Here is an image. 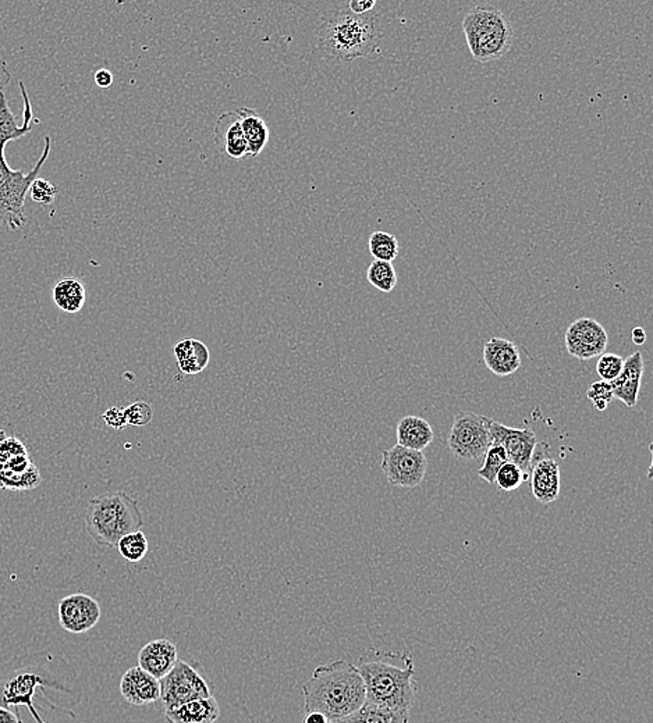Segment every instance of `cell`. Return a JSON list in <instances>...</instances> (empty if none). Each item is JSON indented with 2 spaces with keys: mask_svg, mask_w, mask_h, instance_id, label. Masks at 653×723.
Instances as JSON below:
<instances>
[{
  "mask_svg": "<svg viewBox=\"0 0 653 723\" xmlns=\"http://www.w3.org/2000/svg\"><path fill=\"white\" fill-rule=\"evenodd\" d=\"M80 680L61 655L39 651L0 663V705L26 707L37 723H46L39 710L76 718L73 708L81 700Z\"/></svg>",
  "mask_w": 653,
  "mask_h": 723,
  "instance_id": "cell-1",
  "label": "cell"
},
{
  "mask_svg": "<svg viewBox=\"0 0 653 723\" xmlns=\"http://www.w3.org/2000/svg\"><path fill=\"white\" fill-rule=\"evenodd\" d=\"M24 101L23 124H17V118L10 110L6 95L0 93V225L9 230L23 229L27 223L26 198L32 181L38 178L42 167L51 153L52 138L45 137V148L37 165L29 173L13 170L6 162L4 150L12 141L27 137L32 130L34 111L23 81H19Z\"/></svg>",
  "mask_w": 653,
  "mask_h": 723,
  "instance_id": "cell-2",
  "label": "cell"
},
{
  "mask_svg": "<svg viewBox=\"0 0 653 723\" xmlns=\"http://www.w3.org/2000/svg\"><path fill=\"white\" fill-rule=\"evenodd\" d=\"M303 697L306 714L321 712L329 720L348 717L367 702L363 676L345 660L316 666L303 685Z\"/></svg>",
  "mask_w": 653,
  "mask_h": 723,
  "instance_id": "cell-3",
  "label": "cell"
},
{
  "mask_svg": "<svg viewBox=\"0 0 653 723\" xmlns=\"http://www.w3.org/2000/svg\"><path fill=\"white\" fill-rule=\"evenodd\" d=\"M380 36L375 13L357 16L340 7L331 12L319 27V48L338 61H351L375 53Z\"/></svg>",
  "mask_w": 653,
  "mask_h": 723,
  "instance_id": "cell-4",
  "label": "cell"
},
{
  "mask_svg": "<svg viewBox=\"0 0 653 723\" xmlns=\"http://www.w3.org/2000/svg\"><path fill=\"white\" fill-rule=\"evenodd\" d=\"M143 526L140 505L126 491H110L90 500L86 527L98 546H118V540Z\"/></svg>",
  "mask_w": 653,
  "mask_h": 723,
  "instance_id": "cell-5",
  "label": "cell"
},
{
  "mask_svg": "<svg viewBox=\"0 0 653 723\" xmlns=\"http://www.w3.org/2000/svg\"><path fill=\"white\" fill-rule=\"evenodd\" d=\"M368 704L390 710L410 711L415 702L414 661L404 658V666L375 660L360 662Z\"/></svg>",
  "mask_w": 653,
  "mask_h": 723,
  "instance_id": "cell-6",
  "label": "cell"
},
{
  "mask_svg": "<svg viewBox=\"0 0 653 723\" xmlns=\"http://www.w3.org/2000/svg\"><path fill=\"white\" fill-rule=\"evenodd\" d=\"M472 58L491 63L503 58L513 44V27L502 10L491 4L472 7L462 20Z\"/></svg>",
  "mask_w": 653,
  "mask_h": 723,
  "instance_id": "cell-7",
  "label": "cell"
},
{
  "mask_svg": "<svg viewBox=\"0 0 653 723\" xmlns=\"http://www.w3.org/2000/svg\"><path fill=\"white\" fill-rule=\"evenodd\" d=\"M491 420L478 413H456L447 437L450 454L464 462L482 459L492 444Z\"/></svg>",
  "mask_w": 653,
  "mask_h": 723,
  "instance_id": "cell-8",
  "label": "cell"
},
{
  "mask_svg": "<svg viewBox=\"0 0 653 723\" xmlns=\"http://www.w3.org/2000/svg\"><path fill=\"white\" fill-rule=\"evenodd\" d=\"M41 483V472L26 445L19 438L7 435L0 443V489L29 491L39 487Z\"/></svg>",
  "mask_w": 653,
  "mask_h": 723,
  "instance_id": "cell-9",
  "label": "cell"
},
{
  "mask_svg": "<svg viewBox=\"0 0 653 723\" xmlns=\"http://www.w3.org/2000/svg\"><path fill=\"white\" fill-rule=\"evenodd\" d=\"M159 682L160 702L165 705V710L214 695L204 676L185 661H177L175 668Z\"/></svg>",
  "mask_w": 653,
  "mask_h": 723,
  "instance_id": "cell-10",
  "label": "cell"
},
{
  "mask_svg": "<svg viewBox=\"0 0 653 723\" xmlns=\"http://www.w3.org/2000/svg\"><path fill=\"white\" fill-rule=\"evenodd\" d=\"M382 467L386 480L393 487L415 489L424 482L428 459L424 451L408 450L396 444L390 450L382 451Z\"/></svg>",
  "mask_w": 653,
  "mask_h": 723,
  "instance_id": "cell-11",
  "label": "cell"
},
{
  "mask_svg": "<svg viewBox=\"0 0 653 723\" xmlns=\"http://www.w3.org/2000/svg\"><path fill=\"white\" fill-rule=\"evenodd\" d=\"M489 432L492 442L501 444L506 451L509 462L517 465L529 479V473L533 470L538 452V438L535 432L529 428L509 427L494 420L489 423Z\"/></svg>",
  "mask_w": 653,
  "mask_h": 723,
  "instance_id": "cell-12",
  "label": "cell"
},
{
  "mask_svg": "<svg viewBox=\"0 0 653 723\" xmlns=\"http://www.w3.org/2000/svg\"><path fill=\"white\" fill-rule=\"evenodd\" d=\"M608 341L605 327L591 318L573 321L564 334V343L568 353L578 361H590L602 355Z\"/></svg>",
  "mask_w": 653,
  "mask_h": 723,
  "instance_id": "cell-13",
  "label": "cell"
},
{
  "mask_svg": "<svg viewBox=\"0 0 653 723\" xmlns=\"http://www.w3.org/2000/svg\"><path fill=\"white\" fill-rule=\"evenodd\" d=\"M59 623L71 635H83L95 628L102 616L98 601L84 593L70 594L59 601Z\"/></svg>",
  "mask_w": 653,
  "mask_h": 723,
  "instance_id": "cell-14",
  "label": "cell"
},
{
  "mask_svg": "<svg viewBox=\"0 0 653 723\" xmlns=\"http://www.w3.org/2000/svg\"><path fill=\"white\" fill-rule=\"evenodd\" d=\"M120 693L128 704H153L160 700V682L140 666H133L121 676Z\"/></svg>",
  "mask_w": 653,
  "mask_h": 723,
  "instance_id": "cell-15",
  "label": "cell"
},
{
  "mask_svg": "<svg viewBox=\"0 0 653 723\" xmlns=\"http://www.w3.org/2000/svg\"><path fill=\"white\" fill-rule=\"evenodd\" d=\"M177 661L179 653L175 644L165 638L150 641L138 653V666L158 680H162Z\"/></svg>",
  "mask_w": 653,
  "mask_h": 723,
  "instance_id": "cell-16",
  "label": "cell"
},
{
  "mask_svg": "<svg viewBox=\"0 0 653 723\" xmlns=\"http://www.w3.org/2000/svg\"><path fill=\"white\" fill-rule=\"evenodd\" d=\"M215 143L217 150L232 159H242L247 155V142L242 133L239 113L224 111L215 123Z\"/></svg>",
  "mask_w": 653,
  "mask_h": 723,
  "instance_id": "cell-17",
  "label": "cell"
},
{
  "mask_svg": "<svg viewBox=\"0 0 653 723\" xmlns=\"http://www.w3.org/2000/svg\"><path fill=\"white\" fill-rule=\"evenodd\" d=\"M644 358L642 353H634L624 361L620 375L610 381L613 397L622 401L628 408H634L640 397L641 381L644 376Z\"/></svg>",
  "mask_w": 653,
  "mask_h": 723,
  "instance_id": "cell-18",
  "label": "cell"
},
{
  "mask_svg": "<svg viewBox=\"0 0 653 723\" xmlns=\"http://www.w3.org/2000/svg\"><path fill=\"white\" fill-rule=\"evenodd\" d=\"M531 491L536 501L541 504H551L559 499L560 494V467L551 458L535 459L533 470L529 473Z\"/></svg>",
  "mask_w": 653,
  "mask_h": 723,
  "instance_id": "cell-19",
  "label": "cell"
},
{
  "mask_svg": "<svg viewBox=\"0 0 653 723\" xmlns=\"http://www.w3.org/2000/svg\"><path fill=\"white\" fill-rule=\"evenodd\" d=\"M484 362L499 378L514 375L521 368V356L516 344L499 337H492L484 344Z\"/></svg>",
  "mask_w": 653,
  "mask_h": 723,
  "instance_id": "cell-20",
  "label": "cell"
},
{
  "mask_svg": "<svg viewBox=\"0 0 653 723\" xmlns=\"http://www.w3.org/2000/svg\"><path fill=\"white\" fill-rule=\"evenodd\" d=\"M219 717V703L214 695L192 700L172 710H165L167 723H215Z\"/></svg>",
  "mask_w": 653,
  "mask_h": 723,
  "instance_id": "cell-21",
  "label": "cell"
},
{
  "mask_svg": "<svg viewBox=\"0 0 653 723\" xmlns=\"http://www.w3.org/2000/svg\"><path fill=\"white\" fill-rule=\"evenodd\" d=\"M397 444L408 450L424 451L434 442V428L420 416H405L396 427Z\"/></svg>",
  "mask_w": 653,
  "mask_h": 723,
  "instance_id": "cell-22",
  "label": "cell"
},
{
  "mask_svg": "<svg viewBox=\"0 0 653 723\" xmlns=\"http://www.w3.org/2000/svg\"><path fill=\"white\" fill-rule=\"evenodd\" d=\"M241 120L242 133L247 142V155L256 158L261 155L271 138L268 124L252 109L241 108L237 110Z\"/></svg>",
  "mask_w": 653,
  "mask_h": 723,
  "instance_id": "cell-23",
  "label": "cell"
},
{
  "mask_svg": "<svg viewBox=\"0 0 653 723\" xmlns=\"http://www.w3.org/2000/svg\"><path fill=\"white\" fill-rule=\"evenodd\" d=\"M175 356L180 371L192 376L201 373L209 365V349L200 340H182L175 344Z\"/></svg>",
  "mask_w": 653,
  "mask_h": 723,
  "instance_id": "cell-24",
  "label": "cell"
},
{
  "mask_svg": "<svg viewBox=\"0 0 653 723\" xmlns=\"http://www.w3.org/2000/svg\"><path fill=\"white\" fill-rule=\"evenodd\" d=\"M86 287L80 280L66 277L53 287V302L66 313H78L86 305Z\"/></svg>",
  "mask_w": 653,
  "mask_h": 723,
  "instance_id": "cell-25",
  "label": "cell"
},
{
  "mask_svg": "<svg viewBox=\"0 0 653 723\" xmlns=\"http://www.w3.org/2000/svg\"><path fill=\"white\" fill-rule=\"evenodd\" d=\"M368 281L382 292H392L397 286V274L390 262L373 261L368 267Z\"/></svg>",
  "mask_w": 653,
  "mask_h": 723,
  "instance_id": "cell-26",
  "label": "cell"
},
{
  "mask_svg": "<svg viewBox=\"0 0 653 723\" xmlns=\"http://www.w3.org/2000/svg\"><path fill=\"white\" fill-rule=\"evenodd\" d=\"M116 547H118L120 556H123L126 561L137 564V562L143 561L145 556H147L148 539L140 530V532H133V533H128L121 537Z\"/></svg>",
  "mask_w": 653,
  "mask_h": 723,
  "instance_id": "cell-27",
  "label": "cell"
},
{
  "mask_svg": "<svg viewBox=\"0 0 653 723\" xmlns=\"http://www.w3.org/2000/svg\"><path fill=\"white\" fill-rule=\"evenodd\" d=\"M370 252L375 261L390 262L392 264L400 252L397 239L395 235L385 232H375L371 235Z\"/></svg>",
  "mask_w": 653,
  "mask_h": 723,
  "instance_id": "cell-28",
  "label": "cell"
},
{
  "mask_svg": "<svg viewBox=\"0 0 653 723\" xmlns=\"http://www.w3.org/2000/svg\"><path fill=\"white\" fill-rule=\"evenodd\" d=\"M410 711L390 710L380 705L365 703L360 710L361 717L365 723H408Z\"/></svg>",
  "mask_w": 653,
  "mask_h": 723,
  "instance_id": "cell-29",
  "label": "cell"
},
{
  "mask_svg": "<svg viewBox=\"0 0 653 723\" xmlns=\"http://www.w3.org/2000/svg\"><path fill=\"white\" fill-rule=\"evenodd\" d=\"M507 462H509V459H507L506 451L503 450L501 444L492 442L491 447L484 455V465L478 470V476L484 479L485 482L489 483V484H494L496 473Z\"/></svg>",
  "mask_w": 653,
  "mask_h": 723,
  "instance_id": "cell-30",
  "label": "cell"
},
{
  "mask_svg": "<svg viewBox=\"0 0 653 723\" xmlns=\"http://www.w3.org/2000/svg\"><path fill=\"white\" fill-rule=\"evenodd\" d=\"M526 480H528V476L523 470L519 469L514 463L507 462L496 473L494 484L503 491L510 492L518 489L519 485L523 484Z\"/></svg>",
  "mask_w": 653,
  "mask_h": 723,
  "instance_id": "cell-31",
  "label": "cell"
},
{
  "mask_svg": "<svg viewBox=\"0 0 653 723\" xmlns=\"http://www.w3.org/2000/svg\"><path fill=\"white\" fill-rule=\"evenodd\" d=\"M623 365H624V359L622 356L616 355V353H602L596 363V373L600 376V380L610 383L620 375Z\"/></svg>",
  "mask_w": 653,
  "mask_h": 723,
  "instance_id": "cell-32",
  "label": "cell"
},
{
  "mask_svg": "<svg viewBox=\"0 0 653 723\" xmlns=\"http://www.w3.org/2000/svg\"><path fill=\"white\" fill-rule=\"evenodd\" d=\"M586 398L593 403V408L600 412L608 408V403L613 401L612 386L608 381H596L591 384V387L586 390Z\"/></svg>",
  "mask_w": 653,
  "mask_h": 723,
  "instance_id": "cell-33",
  "label": "cell"
},
{
  "mask_svg": "<svg viewBox=\"0 0 653 723\" xmlns=\"http://www.w3.org/2000/svg\"><path fill=\"white\" fill-rule=\"evenodd\" d=\"M125 415L128 426H147L153 419L152 406L145 401H137L126 408Z\"/></svg>",
  "mask_w": 653,
  "mask_h": 723,
  "instance_id": "cell-34",
  "label": "cell"
},
{
  "mask_svg": "<svg viewBox=\"0 0 653 723\" xmlns=\"http://www.w3.org/2000/svg\"><path fill=\"white\" fill-rule=\"evenodd\" d=\"M29 194L34 202L51 205V203H53L56 195H58V190L48 180L36 178V180L32 181V184L29 185Z\"/></svg>",
  "mask_w": 653,
  "mask_h": 723,
  "instance_id": "cell-35",
  "label": "cell"
},
{
  "mask_svg": "<svg viewBox=\"0 0 653 723\" xmlns=\"http://www.w3.org/2000/svg\"><path fill=\"white\" fill-rule=\"evenodd\" d=\"M102 419L105 420L109 427L115 428V430H125L127 427V420H126L125 410L120 406H112L106 410L102 415Z\"/></svg>",
  "mask_w": 653,
  "mask_h": 723,
  "instance_id": "cell-36",
  "label": "cell"
},
{
  "mask_svg": "<svg viewBox=\"0 0 653 723\" xmlns=\"http://www.w3.org/2000/svg\"><path fill=\"white\" fill-rule=\"evenodd\" d=\"M375 6V0H351L347 9L350 10L353 14L363 16V14L371 13Z\"/></svg>",
  "mask_w": 653,
  "mask_h": 723,
  "instance_id": "cell-37",
  "label": "cell"
},
{
  "mask_svg": "<svg viewBox=\"0 0 653 723\" xmlns=\"http://www.w3.org/2000/svg\"><path fill=\"white\" fill-rule=\"evenodd\" d=\"M94 80H95V84L99 88L106 89L112 86L115 78H113V74L110 71L106 70V69H99L95 76H94Z\"/></svg>",
  "mask_w": 653,
  "mask_h": 723,
  "instance_id": "cell-38",
  "label": "cell"
},
{
  "mask_svg": "<svg viewBox=\"0 0 653 723\" xmlns=\"http://www.w3.org/2000/svg\"><path fill=\"white\" fill-rule=\"evenodd\" d=\"M0 723H23V719L17 711L0 705Z\"/></svg>",
  "mask_w": 653,
  "mask_h": 723,
  "instance_id": "cell-39",
  "label": "cell"
},
{
  "mask_svg": "<svg viewBox=\"0 0 653 723\" xmlns=\"http://www.w3.org/2000/svg\"><path fill=\"white\" fill-rule=\"evenodd\" d=\"M12 80V73L7 69L6 61H0V93H4V89L9 85Z\"/></svg>",
  "mask_w": 653,
  "mask_h": 723,
  "instance_id": "cell-40",
  "label": "cell"
},
{
  "mask_svg": "<svg viewBox=\"0 0 653 723\" xmlns=\"http://www.w3.org/2000/svg\"><path fill=\"white\" fill-rule=\"evenodd\" d=\"M631 340L635 345H644L647 341V333H645L642 327H635L634 330L631 331Z\"/></svg>",
  "mask_w": 653,
  "mask_h": 723,
  "instance_id": "cell-41",
  "label": "cell"
},
{
  "mask_svg": "<svg viewBox=\"0 0 653 723\" xmlns=\"http://www.w3.org/2000/svg\"><path fill=\"white\" fill-rule=\"evenodd\" d=\"M303 723H331V720L321 712H308Z\"/></svg>",
  "mask_w": 653,
  "mask_h": 723,
  "instance_id": "cell-42",
  "label": "cell"
},
{
  "mask_svg": "<svg viewBox=\"0 0 653 723\" xmlns=\"http://www.w3.org/2000/svg\"><path fill=\"white\" fill-rule=\"evenodd\" d=\"M331 723H365L363 717H361L360 710L348 717L340 718V719L331 720Z\"/></svg>",
  "mask_w": 653,
  "mask_h": 723,
  "instance_id": "cell-43",
  "label": "cell"
},
{
  "mask_svg": "<svg viewBox=\"0 0 653 723\" xmlns=\"http://www.w3.org/2000/svg\"><path fill=\"white\" fill-rule=\"evenodd\" d=\"M6 437H7L6 432H4V430H2V428H0V443L4 442V438Z\"/></svg>",
  "mask_w": 653,
  "mask_h": 723,
  "instance_id": "cell-44",
  "label": "cell"
}]
</instances>
